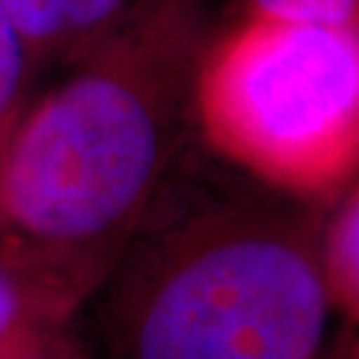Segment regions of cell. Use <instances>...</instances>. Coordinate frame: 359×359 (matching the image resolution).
I'll return each mask as SVG.
<instances>
[{
  "instance_id": "obj_5",
  "label": "cell",
  "mask_w": 359,
  "mask_h": 359,
  "mask_svg": "<svg viewBox=\"0 0 359 359\" xmlns=\"http://www.w3.org/2000/svg\"><path fill=\"white\" fill-rule=\"evenodd\" d=\"M322 256L330 295L359 314V187L333 221Z\"/></svg>"
},
{
  "instance_id": "obj_2",
  "label": "cell",
  "mask_w": 359,
  "mask_h": 359,
  "mask_svg": "<svg viewBox=\"0 0 359 359\" xmlns=\"http://www.w3.org/2000/svg\"><path fill=\"white\" fill-rule=\"evenodd\" d=\"M330 298L293 205L184 163L93 295L96 335L104 359H317Z\"/></svg>"
},
{
  "instance_id": "obj_10",
  "label": "cell",
  "mask_w": 359,
  "mask_h": 359,
  "mask_svg": "<svg viewBox=\"0 0 359 359\" xmlns=\"http://www.w3.org/2000/svg\"><path fill=\"white\" fill-rule=\"evenodd\" d=\"M357 359H359V357H357Z\"/></svg>"
},
{
  "instance_id": "obj_7",
  "label": "cell",
  "mask_w": 359,
  "mask_h": 359,
  "mask_svg": "<svg viewBox=\"0 0 359 359\" xmlns=\"http://www.w3.org/2000/svg\"><path fill=\"white\" fill-rule=\"evenodd\" d=\"M32 80L35 69L27 59L25 46L19 43L11 22L0 8V139L29 99Z\"/></svg>"
},
{
  "instance_id": "obj_1",
  "label": "cell",
  "mask_w": 359,
  "mask_h": 359,
  "mask_svg": "<svg viewBox=\"0 0 359 359\" xmlns=\"http://www.w3.org/2000/svg\"><path fill=\"white\" fill-rule=\"evenodd\" d=\"M203 0H144L0 139V261L77 317L187 163Z\"/></svg>"
},
{
  "instance_id": "obj_9",
  "label": "cell",
  "mask_w": 359,
  "mask_h": 359,
  "mask_svg": "<svg viewBox=\"0 0 359 359\" xmlns=\"http://www.w3.org/2000/svg\"><path fill=\"white\" fill-rule=\"evenodd\" d=\"M35 314H43V311L35 309V304L29 301V295L25 293V287L16 283V277L0 261V344L22 322H27L29 317H35Z\"/></svg>"
},
{
  "instance_id": "obj_8",
  "label": "cell",
  "mask_w": 359,
  "mask_h": 359,
  "mask_svg": "<svg viewBox=\"0 0 359 359\" xmlns=\"http://www.w3.org/2000/svg\"><path fill=\"white\" fill-rule=\"evenodd\" d=\"M253 6L261 16L285 22L354 25L359 0H253Z\"/></svg>"
},
{
  "instance_id": "obj_3",
  "label": "cell",
  "mask_w": 359,
  "mask_h": 359,
  "mask_svg": "<svg viewBox=\"0 0 359 359\" xmlns=\"http://www.w3.org/2000/svg\"><path fill=\"white\" fill-rule=\"evenodd\" d=\"M194 123L256 181H335L359 157V27L256 13L200 56Z\"/></svg>"
},
{
  "instance_id": "obj_4",
  "label": "cell",
  "mask_w": 359,
  "mask_h": 359,
  "mask_svg": "<svg viewBox=\"0 0 359 359\" xmlns=\"http://www.w3.org/2000/svg\"><path fill=\"white\" fill-rule=\"evenodd\" d=\"M144 0H0L35 69H62L102 43Z\"/></svg>"
},
{
  "instance_id": "obj_6",
  "label": "cell",
  "mask_w": 359,
  "mask_h": 359,
  "mask_svg": "<svg viewBox=\"0 0 359 359\" xmlns=\"http://www.w3.org/2000/svg\"><path fill=\"white\" fill-rule=\"evenodd\" d=\"M0 359H86L77 317H29L0 344Z\"/></svg>"
}]
</instances>
